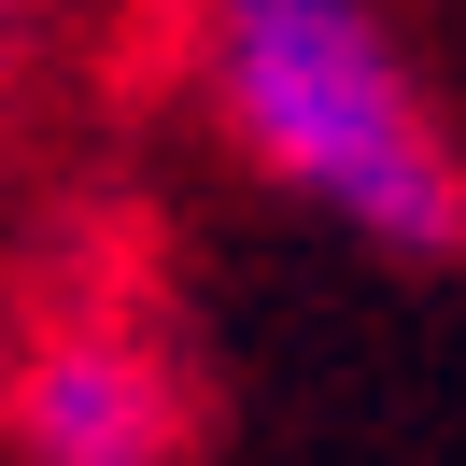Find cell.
Segmentation results:
<instances>
[{"mask_svg":"<svg viewBox=\"0 0 466 466\" xmlns=\"http://www.w3.org/2000/svg\"><path fill=\"white\" fill-rule=\"evenodd\" d=\"M198 99L255 184L410 268L466 255V142L381 0H198Z\"/></svg>","mask_w":466,"mask_h":466,"instance_id":"1","label":"cell"},{"mask_svg":"<svg viewBox=\"0 0 466 466\" xmlns=\"http://www.w3.org/2000/svg\"><path fill=\"white\" fill-rule=\"evenodd\" d=\"M184 368L127 311H71L15 353V466H184Z\"/></svg>","mask_w":466,"mask_h":466,"instance_id":"2","label":"cell"}]
</instances>
